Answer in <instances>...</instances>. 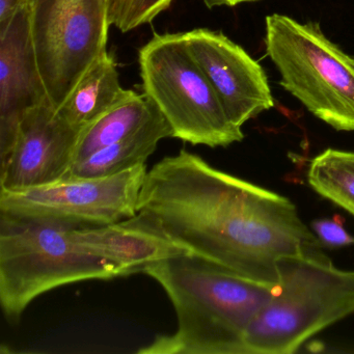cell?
Instances as JSON below:
<instances>
[{
	"instance_id": "cell-1",
	"label": "cell",
	"mask_w": 354,
	"mask_h": 354,
	"mask_svg": "<svg viewBox=\"0 0 354 354\" xmlns=\"http://www.w3.org/2000/svg\"><path fill=\"white\" fill-rule=\"evenodd\" d=\"M138 214L186 252L261 283H277L283 257L324 254L289 198L187 150L148 171Z\"/></svg>"
},
{
	"instance_id": "cell-2",
	"label": "cell",
	"mask_w": 354,
	"mask_h": 354,
	"mask_svg": "<svg viewBox=\"0 0 354 354\" xmlns=\"http://www.w3.org/2000/svg\"><path fill=\"white\" fill-rule=\"evenodd\" d=\"M183 252L140 214L107 225L0 217V304L16 322L30 302L55 288L142 272Z\"/></svg>"
},
{
	"instance_id": "cell-3",
	"label": "cell",
	"mask_w": 354,
	"mask_h": 354,
	"mask_svg": "<svg viewBox=\"0 0 354 354\" xmlns=\"http://www.w3.org/2000/svg\"><path fill=\"white\" fill-rule=\"evenodd\" d=\"M142 273L167 292L178 328L157 337L140 354H246L248 329L277 285L246 279L186 252L155 261Z\"/></svg>"
},
{
	"instance_id": "cell-4",
	"label": "cell",
	"mask_w": 354,
	"mask_h": 354,
	"mask_svg": "<svg viewBox=\"0 0 354 354\" xmlns=\"http://www.w3.org/2000/svg\"><path fill=\"white\" fill-rule=\"evenodd\" d=\"M277 268V289L248 329L246 354L294 353L354 314V271L337 268L325 252L283 257Z\"/></svg>"
},
{
	"instance_id": "cell-5",
	"label": "cell",
	"mask_w": 354,
	"mask_h": 354,
	"mask_svg": "<svg viewBox=\"0 0 354 354\" xmlns=\"http://www.w3.org/2000/svg\"><path fill=\"white\" fill-rule=\"evenodd\" d=\"M140 77L171 126L173 138L198 146L227 147L244 138L189 53L183 32L155 35L138 53Z\"/></svg>"
},
{
	"instance_id": "cell-6",
	"label": "cell",
	"mask_w": 354,
	"mask_h": 354,
	"mask_svg": "<svg viewBox=\"0 0 354 354\" xmlns=\"http://www.w3.org/2000/svg\"><path fill=\"white\" fill-rule=\"evenodd\" d=\"M266 50L281 84L315 117L339 131H354V59L314 22L266 18Z\"/></svg>"
},
{
	"instance_id": "cell-7",
	"label": "cell",
	"mask_w": 354,
	"mask_h": 354,
	"mask_svg": "<svg viewBox=\"0 0 354 354\" xmlns=\"http://www.w3.org/2000/svg\"><path fill=\"white\" fill-rule=\"evenodd\" d=\"M32 46L49 101L59 109L107 50L109 0H28Z\"/></svg>"
},
{
	"instance_id": "cell-8",
	"label": "cell",
	"mask_w": 354,
	"mask_h": 354,
	"mask_svg": "<svg viewBox=\"0 0 354 354\" xmlns=\"http://www.w3.org/2000/svg\"><path fill=\"white\" fill-rule=\"evenodd\" d=\"M146 163L101 178H69L22 190L0 189V217L107 225L138 215Z\"/></svg>"
},
{
	"instance_id": "cell-9",
	"label": "cell",
	"mask_w": 354,
	"mask_h": 354,
	"mask_svg": "<svg viewBox=\"0 0 354 354\" xmlns=\"http://www.w3.org/2000/svg\"><path fill=\"white\" fill-rule=\"evenodd\" d=\"M183 36L232 123L242 127L248 120L272 109L266 74L242 47L207 28L189 30Z\"/></svg>"
},
{
	"instance_id": "cell-10",
	"label": "cell",
	"mask_w": 354,
	"mask_h": 354,
	"mask_svg": "<svg viewBox=\"0 0 354 354\" xmlns=\"http://www.w3.org/2000/svg\"><path fill=\"white\" fill-rule=\"evenodd\" d=\"M80 133L57 115L50 101L30 109L11 154L0 165V189H28L63 180L73 165Z\"/></svg>"
},
{
	"instance_id": "cell-11",
	"label": "cell",
	"mask_w": 354,
	"mask_h": 354,
	"mask_svg": "<svg viewBox=\"0 0 354 354\" xmlns=\"http://www.w3.org/2000/svg\"><path fill=\"white\" fill-rule=\"evenodd\" d=\"M49 101L32 46L28 0L0 26V165L11 154L22 120Z\"/></svg>"
},
{
	"instance_id": "cell-12",
	"label": "cell",
	"mask_w": 354,
	"mask_h": 354,
	"mask_svg": "<svg viewBox=\"0 0 354 354\" xmlns=\"http://www.w3.org/2000/svg\"><path fill=\"white\" fill-rule=\"evenodd\" d=\"M130 92L122 88L117 64L106 50L84 72L57 113L72 127L82 131Z\"/></svg>"
},
{
	"instance_id": "cell-13",
	"label": "cell",
	"mask_w": 354,
	"mask_h": 354,
	"mask_svg": "<svg viewBox=\"0 0 354 354\" xmlns=\"http://www.w3.org/2000/svg\"><path fill=\"white\" fill-rule=\"evenodd\" d=\"M167 138H173V131L162 113L158 111L133 136L101 149L82 162L72 165L64 179L107 177L145 165L156 151L159 142Z\"/></svg>"
},
{
	"instance_id": "cell-14",
	"label": "cell",
	"mask_w": 354,
	"mask_h": 354,
	"mask_svg": "<svg viewBox=\"0 0 354 354\" xmlns=\"http://www.w3.org/2000/svg\"><path fill=\"white\" fill-rule=\"evenodd\" d=\"M159 109L146 95L131 91L121 102L82 129L76 146L73 165L82 162L101 149L121 142L140 131Z\"/></svg>"
},
{
	"instance_id": "cell-15",
	"label": "cell",
	"mask_w": 354,
	"mask_h": 354,
	"mask_svg": "<svg viewBox=\"0 0 354 354\" xmlns=\"http://www.w3.org/2000/svg\"><path fill=\"white\" fill-rule=\"evenodd\" d=\"M310 187L354 216V152L327 149L310 161Z\"/></svg>"
},
{
	"instance_id": "cell-16",
	"label": "cell",
	"mask_w": 354,
	"mask_h": 354,
	"mask_svg": "<svg viewBox=\"0 0 354 354\" xmlns=\"http://www.w3.org/2000/svg\"><path fill=\"white\" fill-rule=\"evenodd\" d=\"M174 0H111L109 21L120 32H128L152 22L169 9Z\"/></svg>"
},
{
	"instance_id": "cell-17",
	"label": "cell",
	"mask_w": 354,
	"mask_h": 354,
	"mask_svg": "<svg viewBox=\"0 0 354 354\" xmlns=\"http://www.w3.org/2000/svg\"><path fill=\"white\" fill-rule=\"evenodd\" d=\"M312 229L323 245L339 248L354 243V237L347 233L341 221L337 218L314 221Z\"/></svg>"
},
{
	"instance_id": "cell-18",
	"label": "cell",
	"mask_w": 354,
	"mask_h": 354,
	"mask_svg": "<svg viewBox=\"0 0 354 354\" xmlns=\"http://www.w3.org/2000/svg\"><path fill=\"white\" fill-rule=\"evenodd\" d=\"M24 1L26 0H0V26L6 24Z\"/></svg>"
},
{
	"instance_id": "cell-19",
	"label": "cell",
	"mask_w": 354,
	"mask_h": 354,
	"mask_svg": "<svg viewBox=\"0 0 354 354\" xmlns=\"http://www.w3.org/2000/svg\"><path fill=\"white\" fill-rule=\"evenodd\" d=\"M252 1H258V0H205L208 8L221 7V6H227V7H235L243 3H252Z\"/></svg>"
},
{
	"instance_id": "cell-20",
	"label": "cell",
	"mask_w": 354,
	"mask_h": 354,
	"mask_svg": "<svg viewBox=\"0 0 354 354\" xmlns=\"http://www.w3.org/2000/svg\"><path fill=\"white\" fill-rule=\"evenodd\" d=\"M111 0H109V3H111Z\"/></svg>"
}]
</instances>
